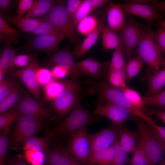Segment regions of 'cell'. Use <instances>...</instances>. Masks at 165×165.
<instances>
[{
  "instance_id": "obj_57",
  "label": "cell",
  "mask_w": 165,
  "mask_h": 165,
  "mask_svg": "<svg viewBox=\"0 0 165 165\" xmlns=\"http://www.w3.org/2000/svg\"><path fill=\"white\" fill-rule=\"evenodd\" d=\"M152 112L157 116L165 124V110H162L153 108Z\"/></svg>"
},
{
  "instance_id": "obj_4",
  "label": "cell",
  "mask_w": 165,
  "mask_h": 165,
  "mask_svg": "<svg viewBox=\"0 0 165 165\" xmlns=\"http://www.w3.org/2000/svg\"><path fill=\"white\" fill-rule=\"evenodd\" d=\"M137 126L138 143L141 145L153 165L160 163L163 160L164 151L154 136L150 125L138 118Z\"/></svg>"
},
{
  "instance_id": "obj_32",
  "label": "cell",
  "mask_w": 165,
  "mask_h": 165,
  "mask_svg": "<svg viewBox=\"0 0 165 165\" xmlns=\"http://www.w3.org/2000/svg\"><path fill=\"white\" fill-rule=\"evenodd\" d=\"M21 115V114L13 109L1 114L0 131L9 133L13 124L17 121Z\"/></svg>"
},
{
  "instance_id": "obj_20",
  "label": "cell",
  "mask_w": 165,
  "mask_h": 165,
  "mask_svg": "<svg viewBox=\"0 0 165 165\" xmlns=\"http://www.w3.org/2000/svg\"><path fill=\"white\" fill-rule=\"evenodd\" d=\"M2 15L7 22L15 25L24 32L29 33L46 21L43 18L29 19L19 17L16 15Z\"/></svg>"
},
{
  "instance_id": "obj_8",
  "label": "cell",
  "mask_w": 165,
  "mask_h": 165,
  "mask_svg": "<svg viewBox=\"0 0 165 165\" xmlns=\"http://www.w3.org/2000/svg\"><path fill=\"white\" fill-rule=\"evenodd\" d=\"M104 98L106 101L123 107L134 116L143 120L151 126H153L156 124L146 113L142 112L132 104L122 89L110 86L105 90Z\"/></svg>"
},
{
  "instance_id": "obj_17",
  "label": "cell",
  "mask_w": 165,
  "mask_h": 165,
  "mask_svg": "<svg viewBox=\"0 0 165 165\" xmlns=\"http://www.w3.org/2000/svg\"><path fill=\"white\" fill-rule=\"evenodd\" d=\"M120 5L125 13L140 17L149 22L162 20L158 9L154 5L127 3Z\"/></svg>"
},
{
  "instance_id": "obj_60",
  "label": "cell",
  "mask_w": 165,
  "mask_h": 165,
  "mask_svg": "<svg viewBox=\"0 0 165 165\" xmlns=\"http://www.w3.org/2000/svg\"><path fill=\"white\" fill-rule=\"evenodd\" d=\"M158 25L160 27L165 28V20H162L159 21Z\"/></svg>"
},
{
  "instance_id": "obj_58",
  "label": "cell",
  "mask_w": 165,
  "mask_h": 165,
  "mask_svg": "<svg viewBox=\"0 0 165 165\" xmlns=\"http://www.w3.org/2000/svg\"><path fill=\"white\" fill-rule=\"evenodd\" d=\"M66 153L70 162V165H87L77 160L66 151Z\"/></svg>"
},
{
  "instance_id": "obj_59",
  "label": "cell",
  "mask_w": 165,
  "mask_h": 165,
  "mask_svg": "<svg viewBox=\"0 0 165 165\" xmlns=\"http://www.w3.org/2000/svg\"><path fill=\"white\" fill-rule=\"evenodd\" d=\"M154 6L156 7L158 10L165 13V1H158Z\"/></svg>"
},
{
  "instance_id": "obj_39",
  "label": "cell",
  "mask_w": 165,
  "mask_h": 165,
  "mask_svg": "<svg viewBox=\"0 0 165 165\" xmlns=\"http://www.w3.org/2000/svg\"><path fill=\"white\" fill-rule=\"evenodd\" d=\"M145 105L157 108L158 109L165 110V90L152 97H143Z\"/></svg>"
},
{
  "instance_id": "obj_1",
  "label": "cell",
  "mask_w": 165,
  "mask_h": 165,
  "mask_svg": "<svg viewBox=\"0 0 165 165\" xmlns=\"http://www.w3.org/2000/svg\"><path fill=\"white\" fill-rule=\"evenodd\" d=\"M101 119L100 116L85 109L77 103L70 114L61 122L50 129L48 133L53 137H68Z\"/></svg>"
},
{
  "instance_id": "obj_36",
  "label": "cell",
  "mask_w": 165,
  "mask_h": 165,
  "mask_svg": "<svg viewBox=\"0 0 165 165\" xmlns=\"http://www.w3.org/2000/svg\"><path fill=\"white\" fill-rule=\"evenodd\" d=\"M115 151L112 165H125L130 164V160L127 152L121 145L119 141H116L113 145Z\"/></svg>"
},
{
  "instance_id": "obj_10",
  "label": "cell",
  "mask_w": 165,
  "mask_h": 165,
  "mask_svg": "<svg viewBox=\"0 0 165 165\" xmlns=\"http://www.w3.org/2000/svg\"><path fill=\"white\" fill-rule=\"evenodd\" d=\"M71 138L67 151L77 160L89 165L91 145L90 134L86 128L75 133Z\"/></svg>"
},
{
  "instance_id": "obj_15",
  "label": "cell",
  "mask_w": 165,
  "mask_h": 165,
  "mask_svg": "<svg viewBox=\"0 0 165 165\" xmlns=\"http://www.w3.org/2000/svg\"><path fill=\"white\" fill-rule=\"evenodd\" d=\"M79 92L64 91L51 101L52 107L58 119H61L78 102Z\"/></svg>"
},
{
  "instance_id": "obj_23",
  "label": "cell",
  "mask_w": 165,
  "mask_h": 165,
  "mask_svg": "<svg viewBox=\"0 0 165 165\" xmlns=\"http://www.w3.org/2000/svg\"><path fill=\"white\" fill-rule=\"evenodd\" d=\"M53 138V136L49 133L45 136L42 137L34 135L25 139L22 144L31 150L43 152L46 153L49 148V144Z\"/></svg>"
},
{
  "instance_id": "obj_28",
  "label": "cell",
  "mask_w": 165,
  "mask_h": 165,
  "mask_svg": "<svg viewBox=\"0 0 165 165\" xmlns=\"http://www.w3.org/2000/svg\"><path fill=\"white\" fill-rule=\"evenodd\" d=\"M101 33L102 44L105 50L116 49L122 42L119 35L106 27L105 24Z\"/></svg>"
},
{
  "instance_id": "obj_51",
  "label": "cell",
  "mask_w": 165,
  "mask_h": 165,
  "mask_svg": "<svg viewBox=\"0 0 165 165\" xmlns=\"http://www.w3.org/2000/svg\"><path fill=\"white\" fill-rule=\"evenodd\" d=\"M95 60L93 58L89 57L81 61L75 62V67L82 74H84L91 64Z\"/></svg>"
},
{
  "instance_id": "obj_41",
  "label": "cell",
  "mask_w": 165,
  "mask_h": 165,
  "mask_svg": "<svg viewBox=\"0 0 165 165\" xmlns=\"http://www.w3.org/2000/svg\"><path fill=\"white\" fill-rule=\"evenodd\" d=\"M19 82L13 78L4 79L0 82V101L10 93Z\"/></svg>"
},
{
  "instance_id": "obj_31",
  "label": "cell",
  "mask_w": 165,
  "mask_h": 165,
  "mask_svg": "<svg viewBox=\"0 0 165 165\" xmlns=\"http://www.w3.org/2000/svg\"><path fill=\"white\" fill-rule=\"evenodd\" d=\"M108 79L110 84L114 86L123 89L127 86L125 70H109Z\"/></svg>"
},
{
  "instance_id": "obj_62",
  "label": "cell",
  "mask_w": 165,
  "mask_h": 165,
  "mask_svg": "<svg viewBox=\"0 0 165 165\" xmlns=\"http://www.w3.org/2000/svg\"><path fill=\"white\" fill-rule=\"evenodd\" d=\"M159 165H165V160H163L159 164Z\"/></svg>"
},
{
  "instance_id": "obj_16",
  "label": "cell",
  "mask_w": 165,
  "mask_h": 165,
  "mask_svg": "<svg viewBox=\"0 0 165 165\" xmlns=\"http://www.w3.org/2000/svg\"><path fill=\"white\" fill-rule=\"evenodd\" d=\"M72 54L67 49L58 51L50 57L46 63L53 66L58 65L68 69L72 79L78 81L82 74L76 68Z\"/></svg>"
},
{
  "instance_id": "obj_29",
  "label": "cell",
  "mask_w": 165,
  "mask_h": 165,
  "mask_svg": "<svg viewBox=\"0 0 165 165\" xmlns=\"http://www.w3.org/2000/svg\"><path fill=\"white\" fill-rule=\"evenodd\" d=\"M20 85L19 82L16 87L0 101V115L13 108L19 101L22 94Z\"/></svg>"
},
{
  "instance_id": "obj_48",
  "label": "cell",
  "mask_w": 165,
  "mask_h": 165,
  "mask_svg": "<svg viewBox=\"0 0 165 165\" xmlns=\"http://www.w3.org/2000/svg\"><path fill=\"white\" fill-rule=\"evenodd\" d=\"M35 1L33 0H20L19 1L16 13L17 16L23 17L32 8Z\"/></svg>"
},
{
  "instance_id": "obj_14",
  "label": "cell",
  "mask_w": 165,
  "mask_h": 165,
  "mask_svg": "<svg viewBox=\"0 0 165 165\" xmlns=\"http://www.w3.org/2000/svg\"><path fill=\"white\" fill-rule=\"evenodd\" d=\"M42 86L44 93L45 102L51 101L64 91L68 90L79 91L82 88L78 81L54 78Z\"/></svg>"
},
{
  "instance_id": "obj_53",
  "label": "cell",
  "mask_w": 165,
  "mask_h": 165,
  "mask_svg": "<svg viewBox=\"0 0 165 165\" xmlns=\"http://www.w3.org/2000/svg\"><path fill=\"white\" fill-rule=\"evenodd\" d=\"M6 165H30L23 158L18 156L9 157L5 160Z\"/></svg>"
},
{
  "instance_id": "obj_22",
  "label": "cell",
  "mask_w": 165,
  "mask_h": 165,
  "mask_svg": "<svg viewBox=\"0 0 165 165\" xmlns=\"http://www.w3.org/2000/svg\"><path fill=\"white\" fill-rule=\"evenodd\" d=\"M66 151L58 146H51L45 153L46 163L50 165H70Z\"/></svg>"
},
{
  "instance_id": "obj_18",
  "label": "cell",
  "mask_w": 165,
  "mask_h": 165,
  "mask_svg": "<svg viewBox=\"0 0 165 165\" xmlns=\"http://www.w3.org/2000/svg\"><path fill=\"white\" fill-rule=\"evenodd\" d=\"M108 28L116 33L123 28L125 20V12L120 4L110 1L107 8Z\"/></svg>"
},
{
  "instance_id": "obj_42",
  "label": "cell",
  "mask_w": 165,
  "mask_h": 165,
  "mask_svg": "<svg viewBox=\"0 0 165 165\" xmlns=\"http://www.w3.org/2000/svg\"><path fill=\"white\" fill-rule=\"evenodd\" d=\"M119 142L126 152L132 153L133 150L131 147L128 135L129 129L123 124L119 126Z\"/></svg>"
},
{
  "instance_id": "obj_40",
  "label": "cell",
  "mask_w": 165,
  "mask_h": 165,
  "mask_svg": "<svg viewBox=\"0 0 165 165\" xmlns=\"http://www.w3.org/2000/svg\"><path fill=\"white\" fill-rule=\"evenodd\" d=\"M30 33L34 34L37 35H43L58 34H63L50 23L46 21L39 25L31 31Z\"/></svg>"
},
{
  "instance_id": "obj_13",
  "label": "cell",
  "mask_w": 165,
  "mask_h": 165,
  "mask_svg": "<svg viewBox=\"0 0 165 165\" xmlns=\"http://www.w3.org/2000/svg\"><path fill=\"white\" fill-rule=\"evenodd\" d=\"M66 37L62 34L35 35L28 41L25 48L27 51L35 50L50 53L57 50L60 42Z\"/></svg>"
},
{
  "instance_id": "obj_43",
  "label": "cell",
  "mask_w": 165,
  "mask_h": 165,
  "mask_svg": "<svg viewBox=\"0 0 165 165\" xmlns=\"http://www.w3.org/2000/svg\"><path fill=\"white\" fill-rule=\"evenodd\" d=\"M9 133L3 131L0 133V165H4L6 152L10 145Z\"/></svg>"
},
{
  "instance_id": "obj_56",
  "label": "cell",
  "mask_w": 165,
  "mask_h": 165,
  "mask_svg": "<svg viewBox=\"0 0 165 165\" xmlns=\"http://www.w3.org/2000/svg\"><path fill=\"white\" fill-rule=\"evenodd\" d=\"M158 2L156 0H127L125 3H137L154 6Z\"/></svg>"
},
{
  "instance_id": "obj_3",
  "label": "cell",
  "mask_w": 165,
  "mask_h": 165,
  "mask_svg": "<svg viewBox=\"0 0 165 165\" xmlns=\"http://www.w3.org/2000/svg\"><path fill=\"white\" fill-rule=\"evenodd\" d=\"M10 137V148L14 147L28 138L34 136L45 128L44 120L28 115L21 114L15 122Z\"/></svg>"
},
{
  "instance_id": "obj_50",
  "label": "cell",
  "mask_w": 165,
  "mask_h": 165,
  "mask_svg": "<svg viewBox=\"0 0 165 165\" xmlns=\"http://www.w3.org/2000/svg\"><path fill=\"white\" fill-rule=\"evenodd\" d=\"M52 77L57 79H61L69 75V72L67 69L58 65L53 66L51 71Z\"/></svg>"
},
{
  "instance_id": "obj_25",
  "label": "cell",
  "mask_w": 165,
  "mask_h": 165,
  "mask_svg": "<svg viewBox=\"0 0 165 165\" xmlns=\"http://www.w3.org/2000/svg\"><path fill=\"white\" fill-rule=\"evenodd\" d=\"M22 36L19 31L14 29L4 18L2 15L0 16V42L4 40L5 42H10L16 44L18 43L19 38Z\"/></svg>"
},
{
  "instance_id": "obj_61",
  "label": "cell",
  "mask_w": 165,
  "mask_h": 165,
  "mask_svg": "<svg viewBox=\"0 0 165 165\" xmlns=\"http://www.w3.org/2000/svg\"><path fill=\"white\" fill-rule=\"evenodd\" d=\"M160 66H162L163 67V68L165 69V53L164 56H163L161 62Z\"/></svg>"
},
{
  "instance_id": "obj_34",
  "label": "cell",
  "mask_w": 165,
  "mask_h": 165,
  "mask_svg": "<svg viewBox=\"0 0 165 165\" xmlns=\"http://www.w3.org/2000/svg\"><path fill=\"white\" fill-rule=\"evenodd\" d=\"M125 54L121 42L119 46L114 50L109 70L116 69L126 70L127 63L124 57Z\"/></svg>"
},
{
  "instance_id": "obj_47",
  "label": "cell",
  "mask_w": 165,
  "mask_h": 165,
  "mask_svg": "<svg viewBox=\"0 0 165 165\" xmlns=\"http://www.w3.org/2000/svg\"><path fill=\"white\" fill-rule=\"evenodd\" d=\"M32 56L31 55L19 54L15 57L10 68H24L29 63Z\"/></svg>"
},
{
  "instance_id": "obj_33",
  "label": "cell",
  "mask_w": 165,
  "mask_h": 165,
  "mask_svg": "<svg viewBox=\"0 0 165 165\" xmlns=\"http://www.w3.org/2000/svg\"><path fill=\"white\" fill-rule=\"evenodd\" d=\"M128 60L126 68L127 82L138 74L145 64L143 60L138 56L131 57Z\"/></svg>"
},
{
  "instance_id": "obj_30",
  "label": "cell",
  "mask_w": 165,
  "mask_h": 165,
  "mask_svg": "<svg viewBox=\"0 0 165 165\" xmlns=\"http://www.w3.org/2000/svg\"><path fill=\"white\" fill-rule=\"evenodd\" d=\"M99 20L94 15H88L81 20L77 24L78 32L83 35H87L97 27Z\"/></svg>"
},
{
  "instance_id": "obj_52",
  "label": "cell",
  "mask_w": 165,
  "mask_h": 165,
  "mask_svg": "<svg viewBox=\"0 0 165 165\" xmlns=\"http://www.w3.org/2000/svg\"><path fill=\"white\" fill-rule=\"evenodd\" d=\"M82 1L81 0H68L67 1L66 5V9L72 19Z\"/></svg>"
},
{
  "instance_id": "obj_11",
  "label": "cell",
  "mask_w": 165,
  "mask_h": 165,
  "mask_svg": "<svg viewBox=\"0 0 165 165\" xmlns=\"http://www.w3.org/2000/svg\"><path fill=\"white\" fill-rule=\"evenodd\" d=\"M119 126L113 123L94 134H90V155L94 152L109 148L118 140Z\"/></svg>"
},
{
  "instance_id": "obj_24",
  "label": "cell",
  "mask_w": 165,
  "mask_h": 165,
  "mask_svg": "<svg viewBox=\"0 0 165 165\" xmlns=\"http://www.w3.org/2000/svg\"><path fill=\"white\" fill-rule=\"evenodd\" d=\"M55 1L51 0H37L24 17L35 19L49 13L56 5Z\"/></svg>"
},
{
  "instance_id": "obj_12",
  "label": "cell",
  "mask_w": 165,
  "mask_h": 165,
  "mask_svg": "<svg viewBox=\"0 0 165 165\" xmlns=\"http://www.w3.org/2000/svg\"><path fill=\"white\" fill-rule=\"evenodd\" d=\"M93 112L96 115L106 117L118 126L135 117L123 107L109 102L98 105Z\"/></svg>"
},
{
  "instance_id": "obj_2",
  "label": "cell",
  "mask_w": 165,
  "mask_h": 165,
  "mask_svg": "<svg viewBox=\"0 0 165 165\" xmlns=\"http://www.w3.org/2000/svg\"><path fill=\"white\" fill-rule=\"evenodd\" d=\"M161 50L156 44L151 22L148 23V28L137 47L135 53L146 64L148 73L159 69L163 57Z\"/></svg>"
},
{
  "instance_id": "obj_21",
  "label": "cell",
  "mask_w": 165,
  "mask_h": 165,
  "mask_svg": "<svg viewBox=\"0 0 165 165\" xmlns=\"http://www.w3.org/2000/svg\"><path fill=\"white\" fill-rule=\"evenodd\" d=\"M104 24L103 18L99 20L97 28L87 36L79 47L75 50L74 54L76 58L84 56L97 41L101 33Z\"/></svg>"
},
{
  "instance_id": "obj_9",
  "label": "cell",
  "mask_w": 165,
  "mask_h": 165,
  "mask_svg": "<svg viewBox=\"0 0 165 165\" xmlns=\"http://www.w3.org/2000/svg\"><path fill=\"white\" fill-rule=\"evenodd\" d=\"M21 97L13 110L21 114L28 115L42 119H54L55 117L43 104L34 98L28 93L21 91Z\"/></svg>"
},
{
  "instance_id": "obj_45",
  "label": "cell",
  "mask_w": 165,
  "mask_h": 165,
  "mask_svg": "<svg viewBox=\"0 0 165 165\" xmlns=\"http://www.w3.org/2000/svg\"><path fill=\"white\" fill-rule=\"evenodd\" d=\"M36 77L38 84L42 86L48 83L53 79L51 71L40 67L37 71Z\"/></svg>"
},
{
  "instance_id": "obj_7",
  "label": "cell",
  "mask_w": 165,
  "mask_h": 165,
  "mask_svg": "<svg viewBox=\"0 0 165 165\" xmlns=\"http://www.w3.org/2000/svg\"><path fill=\"white\" fill-rule=\"evenodd\" d=\"M37 55L32 56L28 65L18 70L9 73L12 77H17L25 86L34 98L39 101L42 100L40 86L36 77L37 70L39 68Z\"/></svg>"
},
{
  "instance_id": "obj_38",
  "label": "cell",
  "mask_w": 165,
  "mask_h": 165,
  "mask_svg": "<svg viewBox=\"0 0 165 165\" xmlns=\"http://www.w3.org/2000/svg\"><path fill=\"white\" fill-rule=\"evenodd\" d=\"M93 11L90 0H82L72 18V20L74 25L75 27L76 26L81 20L89 15Z\"/></svg>"
},
{
  "instance_id": "obj_49",
  "label": "cell",
  "mask_w": 165,
  "mask_h": 165,
  "mask_svg": "<svg viewBox=\"0 0 165 165\" xmlns=\"http://www.w3.org/2000/svg\"><path fill=\"white\" fill-rule=\"evenodd\" d=\"M154 35L155 41L160 50L165 53V28L160 27L154 33Z\"/></svg>"
},
{
  "instance_id": "obj_54",
  "label": "cell",
  "mask_w": 165,
  "mask_h": 165,
  "mask_svg": "<svg viewBox=\"0 0 165 165\" xmlns=\"http://www.w3.org/2000/svg\"><path fill=\"white\" fill-rule=\"evenodd\" d=\"M110 2L108 0H90L91 6L93 11L109 3Z\"/></svg>"
},
{
  "instance_id": "obj_27",
  "label": "cell",
  "mask_w": 165,
  "mask_h": 165,
  "mask_svg": "<svg viewBox=\"0 0 165 165\" xmlns=\"http://www.w3.org/2000/svg\"><path fill=\"white\" fill-rule=\"evenodd\" d=\"M115 151L113 145L109 148L91 155L89 165H112Z\"/></svg>"
},
{
  "instance_id": "obj_35",
  "label": "cell",
  "mask_w": 165,
  "mask_h": 165,
  "mask_svg": "<svg viewBox=\"0 0 165 165\" xmlns=\"http://www.w3.org/2000/svg\"><path fill=\"white\" fill-rule=\"evenodd\" d=\"M132 153L130 165H153L144 150L139 143Z\"/></svg>"
},
{
  "instance_id": "obj_6",
  "label": "cell",
  "mask_w": 165,
  "mask_h": 165,
  "mask_svg": "<svg viewBox=\"0 0 165 165\" xmlns=\"http://www.w3.org/2000/svg\"><path fill=\"white\" fill-rule=\"evenodd\" d=\"M57 4L43 18L60 31L72 42L79 39L72 19L66 9V5L61 1Z\"/></svg>"
},
{
  "instance_id": "obj_26",
  "label": "cell",
  "mask_w": 165,
  "mask_h": 165,
  "mask_svg": "<svg viewBox=\"0 0 165 165\" xmlns=\"http://www.w3.org/2000/svg\"><path fill=\"white\" fill-rule=\"evenodd\" d=\"M12 43L5 42L2 48L0 57V72L5 75L10 68L13 61L16 56Z\"/></svg>"
},
{
  "instance_id": "obj_37",
  "label": "cell",
  "mask_w": 165,
  "mask_h": 165,
  "mask_svg": "<svg viewBox=\"0 0 165 165\" xmlns=\"http://www.w3.org/2000/svg\"><path fill=\"white\" fill-rule=\"evenodd\" d=\"M126 95L132 104L142 112L146 113L145 105L142 97L134 90L127 86L123 89Z\"/></svg>"
},
{
  "instance_id": "obj_5",
  "label": "cell",
  "mask_w": 165,
  "mask_h": 165,
  "mask_svg": "<svg viewBox=\"0 0 165 165\" xmlns=\"http://www.w3.org/2000/svg\"><path fill=\"white\" fill-rule=\"evenodd\" d=\"M148 23L138 22L130 17L125 20L123 28L119 31L125 54L129 59L134 49L137 47L147 30Z\"/></svg>"
},
{
  "instance_id": "obj_55",
  "label": "cell",
  "mask_w": 165,
  "mask_h": 165,
  "mask_svg": "<svg viewBox=\"0 0 165 165\" xmlns=\"http://www.w3.org/2000/svg\"><path fill=\"white\" fill-rule=\"evenodd\" d=\"M14 1L11 0H0V9L1 11H6L10 9L13 4Z\"/></svg>"
},
{
  "instance_id": "obj_44",
  "label": "cell",
  "mask_w": 165,
  "mask_h": 165,
  "mask_svg": "<svg viewBox=\"0 0 165 165\" xmlns=\"http://www.w3.org/2000/svg\"><path fill=\"white\" fill-rule=\"evenodd\" d=\"M152 133L160 145L164 152H165V127L156 124L154 126H150Z\"/></svg>"
},
{
  "instance_id": "obj_46",
  "label": "cell",
  "mask_w": 165,
  "mask_h": 165,
  "mask_svg": "<svg viewBox=\"0 0 165 165\" xmlns=\"http://www.w3.org/2000/svg\"><path fill=\"white\" fill-rule=\"evenodd\" d=\"M103 65L95 60L90 65L84 74L96 78H99L101 75Z\"/></svg>"
},
{
  "instance_id": "obj_19",
  "label": "cell",
  "mask_w": 165,
  "mask_h": 165,
  "mask_svg": "<svg viewBox=\"0 0 165 165\" xmlns=\"http://www.w3.org/2000/svg\"><path fill=\"white\" fill-rule=\"evenodd\" d=\"M148 88L145 97H152L160 92L165 85V69L163 68L148 73L146 77Z\"/></svg>"
},
{
  "instance_id": "obj_63",
  "label": "cell",
  "mask_w": 165,
  "mask_h": 165,
  "mask_svg": "<svg viewBox=\"0 0 165 165\" xmlns=\"http://www.w3.org/2000/svg\"><path fill=\"white\" fill-rule=\"evenodd\" d=\"M46 165V164H45V165Z\"/></svg>"
}]
</instances>
